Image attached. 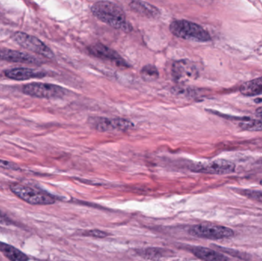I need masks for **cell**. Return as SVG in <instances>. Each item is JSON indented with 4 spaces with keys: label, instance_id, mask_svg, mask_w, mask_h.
I'll return each mask as SVG.
<instances>
[{
    "label": "cell",
    "instance_id": "1",
    "mask_svg": "<svg viewBox=\"0 0 262 261\" xmlns=\"http://www.w3.org/2000/svg\"><path fill=\"white\" fill-rule=\"evenodd\" d=\"M92 14L97 18L114 29L124 32H130L132 26L127 19L125 12L116 3L109 1H100L94 3Z\"/></svg>",
    "mask_w": 262,
    "mask_h": 261
},
{
    "label": "cell",
    "instance_id": "2",
    "mask_svg": "<svg viewBox=\"0 0 262 261\" xmlns=\"http://www.w3.org/2000/svg\"><path fill=\"white\" fill-rule=\"evenodd\" d=\"M169 30L172 35L182 39L200 42L211 40V35L204 28L187 20H174L169 26Z\"/></svg>",
    "mask_w": 262,
    "mask_h": 261
},
{
    "label": "cell",
    "instance_id": "3",
    "mask_svg": "<svg viewBox=\"0 0 262 261\" xmlns=\"http://www.w3.org/2000/svg\"><path fill=\"white\" fill-rule=\"evenodd\" d=\"M10 189L15 196L30 205H52L55 202V199L52 195L33 187L12 184L10 185Z\"/></svg>",
    "mask_w": 262,
    "mask_h": 261
},
{
    "label": "cell",
    "instance_id": "4",
    "mask_svg": "<svg viewBox=\"0 0 262 261\" xmlns=\"http://www.w3.org/2000/svg\"><path fill=\"white\" fill-rule=\"evenodd\" d=\"M23 93L31 97L46 99L61 98L68 93L64 87L47 83L33 82L23 87Z\"/></svg>",
    "mask_w": 262,
    "mask_h": 261
},
{
    "label": "cell",
    "instance_id": "5",
    "mask_svg": "<svg viewBox=\"0 0 262 261\" xmlns=\"http://www.w3.org/2000/svg\"><path fill=\"white\" fill-rule=\"evenodd\" d=\"M89 124L94 130L101 133L125 132L134 127L131 121L124 118L91 117Z\"/></svg>",
    "mask_w": 262,
    "mask_h": 261
},
{
    "label": "cell",
    "instance_id": "6",
    "mask_svg": "<svg viewBox=\"0 0 262 261\" xmlns=\"http://www.w3.org/2000/svg\"><path fill=\"white\" fill-rule=\"evenodd\" d=\"M189 233L195 237L211 240L229 239L234 235L233 230L231 228L213 224H200L194 225L190 228Z\"/></svg>",
    "mask_w": 262,
    "mask_h": 261
},
{
    "label": "cell",
    "instance_id": "7",
    "mask_svg": "<svg viewBox=\"0 0 262 261\" xmlns=\"http://www.w3.org/2000/svg\"><path fill=\"white\" fill-rule=\"evenodd\" d=\"M13 39L21 47L34 53L38 54L49 59L55 58L54 52L43 41L33 35H28L23 32H17L14 34Z\"/></svg>",
    "mask_w": 262,
    "mask_h": 261
},
{
    "label": "cell",
    "instance_id": "8",
    "mask_svg": "<svg viewBox=\"0 0 262 261\" xmlns=\"http://www.w3.org/2000/svg\"><path fill=\"white\" fill-rule=\"evenodd\" d=\"M189 170L194 173L212 175H226L234 173L235 165L226 159H215L210 162L192 163Z\"/></svg>",
    "mask_w": 262,
    "mask_h": 261
},
{
    "label": "cell",
    "instance_id": "9",
    "mask_svg": "<svg viewBox=\"0 0 262 261\" xmlns=\"http://www.w3.org/2000/svg\"><path fill=\"white\" fill-rule=\"evenodd\" d=\"M174 82L179 84L196 79L199 76L198 69L193 62L187 59H181L173 62L171 69Z\"/></svg>",
    "mask_w": 262,
    "mask_h": 261
},
{
    "label": "cell",
    "instance_id": "10",
    "mask_svg": "<svg viewBox=\"0 0 262 261\" xmlns=\"http://www.w3.org/2000/svg\"><path fill=\"white\" fill-rule=\"evenodd\" d=\"M88 51L93 56L100 59L112 61L119 67H130V64L116 51L104 45L102 43H95L91 44L88 48Z\"/></svg>",
    "mask_w": 262,
    "mask_h": 261
},
{
    "label": "cell",
    "instance_id": "11",
    "mask_svg": "<svg viewBox=\"0 0 262 261\" xmlns=\"http://www.w3.org/2000/svg\"><path fill=\"white\" fill-rule=\"evenodd\" d=\"M0 60L9 62L26 63V64H38L39 59L20 51L11 49H0Z\"/></svg>",
    "mask_w": 262,
    "mask_h": 261
},
{
    "label": "cell",
    "instance_id": "12",
    "mask_svg": "<svg viewBox=\"0 0 262 261\" xmlns=\"http://www.w3.org/2000/svg\"><path fill=\"white\" fill-rule=\"evenodd\" d=\"M5 75L9 79L15 81H26L31 78H41L46 74L40 70H34L27 67H15L5 70Z\"/></svg>",
    "mask_w": 262,
    "mask_h": 261
},
{
    "label": "cell",
    "instance_id": "13",
    "mask_svg": "<svg viewBox=\"0 0 262 261\" xmlns=\"http://www.w3.org/2000/svg\"><path fill=\"white\" fill-rule=\"evenodd\" d=\"M129 6L135 13L146 18H157L161 15L160 11L156 6L146 2L133 1Z\"/></svg>",
    "mask_w": 262,
    "mask_h": 261
},
{
    "label": "cell",
    "instance_id": "14",
    "mask_svg": "<svg viewBox=\"0 0 262 261\" xmlns=\"http://www.w3.org/2000/svg\"><path fill=\"white\" fill-rule=\"evenodd\" d=\"M190 251L195 257L204 261H231L224 254L204 247H192Z\"/></svg>",
    "mask_w": 262,
    "mask_h": 261
},
{
    "label": "cell",
    "instance_id": "15",
    "mask_svg": "<svg viewBox=\"0 0 262 261\" xmlns=\"http://www.w3.org/2000/svg\"><path fill=\"white\" fill-rule=\"evenodd\" d=\"M242 94L247 97L258 96L262 94V77L245 82L240 87Z\"/></svg>",
    "mask_w": 262,
    "mask_h": 261
},
{
    "label": "cell",
    "instance_id": "16",
    "mask_svg": "<svg viewBox=\"0 0 262 261\" xmlns=\"http://www.w3.org/2000/svg\"><path fill=\"white\" fill-rule=\"evenodd\" d=\"M0 251L11 261H28L29 257L12 245L0 242Z\"/></svg>",
    "mask_w": 262,
    "mask_h": 261
},
{
    "label": "cell",
    "instance_id": "17",
    "mask_svg": "<svg viewBox=\"0 0 262 261\" xmlns=\"http://www.w3.org/2000/svg\"><path fill=\"white\" fill-rule=\"evenodd\" d=\"M238 126L247 131H262V119L242 117Z\"/></svg>",
    "mask_w": 262,
    "mask_h": 261
},
{
    "label": "cell",
    "instance_id": "18",
    "mask_svg": "<svg viewBox=\"0 0 262 261\" xmlns=\"http://www.w3.org/2000/svg\"><path fill=\"white\" fill-rule=\"evenodd\" d=\"M169 253L172 254L169 250L163 249L160 248H148L145 250H142L140 255L146 257V258L157 259L160 257H167Z\"/></svg>",
    "mask_w": 262,
    "mask_h": 261
},
{
    "label": "cell",
    "instance_id": "19",
    "mask_svg": "<svg viewBox=\"0 0 262 261\" xmlns=\"http://www.w3.org/2000/svg\"><path fill=\"white\" fill-rule=\"evenodd\" d=\"M140 76L146 81H156L159 78L158 69L152 64H147L140 70Z\"/></svg>",
    "mask_w": 262,
    "mask_h": 261
},
{
    "label": "cell",
    "instance_id": "20",
    "mask_svg": "<svg viewBox=\"0 0 262 261\" xmlns=\"http://www.w3.org/2000/svg\"><path fill=\"white\" fill-rule=\"evenodd\" d=\"M243 194L247 196L248 198L254 199V200L262 202V193L261 192L253 191V190H243Z\"/></svg>",
    "mask_w": 262,
    "mask_h": 261
},
{
    "label": "cell",
    "instance_id": "21",
    "mask_svg": "<svg viewBox=\"0 0 262 261\" xmlns=\"http://www.w3.org/2000/svg\"><path fill=\"white\" fill-rule=\"evenodd\" d=\"M83 234L85 236H89V237L97 238V239H104V238L107 236V233L98 229L85 231V232L83 233Z\"/></svg>",
    "mask_w": 262,
    "mask_h": 261
},
{
    "label": "cell",
    "instance_id": "22",
    "mask_svg": "<svg viewBox=\"0 0 262 261\" xmlns=\"http://www.w3.org/2000/svg\"><path fill=\"white\" fill-rule=\"evenodd\" d=\"M0 167L3 169H7V170H19V168H18L16 164L9 162V161L3 160V159H0Z\"/></svg>",
    "mask_w": 262,
    "mask_h": 261
},
{
    "label": "cell",
    "instance_id": "23",
    "mask_svg": "<svg viewBox=\"0 0 262 261\" xmlns=\"http://www.w3.org/2000/svg\"><path fill=\"white\" fill-rule=\"evenodd\" d=\"M255 115L260 119H262V107H258L255 111Z\"/></svg>",
    "mask_w": 262,
    "mask_h": 261
},
{
    "label": "cell",
    "instance_id": "24",
    "mask_svg": "<svg viewBox=\"0 0 262 261\" xmlns=\"http://www.w3.org/2000/svg\"><path fill=\"white\" fill-rule=\"evenodd\" d=\"M0 222H6V218L1 212H0Z\"/></svg>",
    "mask_w": 262,
    "mask_h": 261
},
{
    "label": "cell",
    "instance_id": "25",
    "mask_svg": "<svg viewBox=\"0 0 262 261\" xmlns=\"http://www.w3.org/2000/svg\"><path fill=\"white\" fill-rule=\"evenodd\" d=\"M255 101L256 103H262V98H258V99H255Z\"/></svg>",
    "mask_w": 262,
    "mask_h": 261
},
{
    "label": "cell",
    "instance_id": "26",
    "mask_svg": "<svg viewBox=\"0 0 262 261\" xmlns=\"http://www.w3.org/2000/svg\"><path fill=\"white\" fill-rule=\"evenodd\" d=\"M261 185H262V180L261 181Z\"/></svg>",
    "mask_w": 262,
    "mask_h": 261
}]
</instances>
